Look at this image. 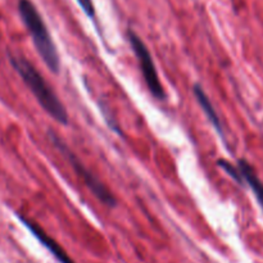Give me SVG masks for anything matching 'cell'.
Returning <instances> with one entry per match:
<instances>
[{
    "instance_id": "cell-1",
    "label": "cell",
    "mask_w": 263,
    "mask_h": 263,
    "mask_svg": "<svg viewBox=\"0 0 263 263\" xmlns=\"http://www.w3.org/2000/svg\"><path fill=\"white\" fill-rule=\"evenodd\" d=\"M8 58H9V63L20 74V77L23 80L26 86L30 89V91L36 98L39 104L43 107V109L61 125H68L69 117L66 107L61 102L58 95L49 86L46 80L37 71V68L23 55L9 53Z\"/></svg>"
},
{
    "instance_id": "cell-2",
    "label": "cell",
    "mask_w": 263,
    "mask_h": 263,
    "mask_svg": "<svg viewBox=\"0 0 263 263\" xmlns=\"http://www.w3.org/2000/svg\"><path fill=\"white\" fill-rule=\"evenodd\" d=\"M18 13L32 37V43L40 58L53 73L58 74L61 69V58L43 15L31 0H18Z\"/></svg>"
},
{
    "instance_id": "cell-3",
    "label": "cell",
    "mask_w": 263,
    "mask_h": 263,
    "mask_svg": "<svg viewBox=\"0 0 263 263\" xmlns=\"http://www.w3.org/2000/svg\"><path fill=\"white\" fill-rule=\"evenodd\" d=\"M48 136L50 143L58 149L59 153L63 154L64 158L68 161L69 166H71L72 168L74 170V172L81 177L82 181H84L85 185L89 187L90 192L97 197V199L99 200V202L104 203L108 207H116L117 199L115 198L113 193L110 192V190L108 189V187L105 186V185L103 184L90 170H87L86 167H85V164L80 161L79 157L74 156L73 152H72L71 149H69V146L64 143L63 139H62L58 134H55L51 130L48 131Z\"/></svg>"
},
{
    "instance_id": "cell-4",
    "label": "cell",
    "mask_w": 263,
    "mask_h": 263,
    "mask_svg": "<svg viewBox=\"0 0 263 263\" xmlns=\"http://www.w3.org/2000/svg\"><path fill=\"white\" fill-rule=\"evenodd\" d=\"M127 39L131 45V49L134 50V54H135L136 59H138L139 66H140L141 69V74H143L144 81H145L151 94L158 100L166 99V92H164L163 86L161 84L158 72H157V67L154 64L153 57H152L148 46L141 40L140 36L135 31L131 30V28L127 31Z\"/></svg>"
},
{
    "instance_id": "cell-5",
    "label": "cell",
    "mask_w": 263,
    "mask_h": 263,
    "mask_svg": "<svg viewBox=\"0 0 263 263\" xmlns=\"http://www.w3.org/2000/svg\"><path fill=\"white\" fill-rule=\"evenodd\" d=\"M17 217L18 220L23 223V226H26V229H28V230L31 231V234H32V235L35 236V238L37 239V240L40 241V243L43 244L54 257H55V259L59 263H74L73 259H72L71 257L67 254V252L62 248L61 244L57 243L50 235H48L40 225L33 222L30 218L25 217V216L21 215V213H17Z\"/></svg>"
},
{
    "instance_id": "cell-6",
    "label": "cell",
    "mask_w": 263,
    "mask_h": 263,
    "mask_svg": "<svg viewBox=\"0 0 263 263\" xmlns=\"http://www.w3.org/2000/svg\"><path fill=\"white\" fill-rule=\"evenodd\" d=\"M193 92H194V95H195V98H197L198 103H199L200 108H202L203 112H204L205 117H207L208 121L212 123L213 128L217 131V134L220 135V138L225 141L226 139H225V134H223L222 122H221L220 117H218V115H217V112H216L215 107H213L212 102H211V99L208 98V95L205 94V91H204V89L202 87V85L195 84L194 86H193Z\"/></svg>"
},
{
    "instance_id": "cell-7",
    "label": "cell",
    "mask_w": 263,
    "mask_h": 263,
    "mask_svg": "<svg viewBox=\"0 0 263 263\" xmlns=\"http://www.w3.org/2000/svg\"><path fill=\"white\" fill-rule=\"evenodd\" d=\"M238 167L239 170H240L241 175H243L244 181H246L247 184H248V186L252 189L254 197L258 200L259 205H261L263 211V182L258 177V175H257L256 170H254L253 166L244 158L239 159Z\"/></svg>"
},
{
    "instance_id": "cell-8",
    "label": "cell",
    "mask_w": 263,
    "mask_h": 263,
    "mask_svg": "<svg viewBox=\"0 0 263 263\" xmlns=\"http://www.w3.org/2000/svg\"><path fill=\"white\" fill-rule=\"evenodd\" d=\"M217 164H218V167H221V168H222L223 171H225L226 174H228L229 176L234 180V181L238 182L239 185L246 184L240 170H239V167H235V164H233L231 162H229L228 159H218Z\"/></svg>"
},
{
    "instance_id": "cell-9",
    "label": "cell",
    "mask_w": 263,
    "mask_h": 263,
    "mask_svg": "<svg viewBox=\"0 0 263 263\" xmlns=\"http://www.w3.org/2000/svg\"><path fill=\"white\" fill-rule=\"evenodd\" d=\"M76 2L79 3L80 8L84 10L85 14H86L90 20H94L97 12H95V7H94V3H92V0H76Z\"/></svg>"
}]
</instances>
